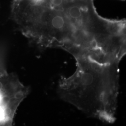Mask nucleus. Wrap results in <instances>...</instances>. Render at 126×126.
<instances>
[{
  "mask_svg": "<svg viewBox=\"0 0 126 126\" xmlns=\"http://www.w3.org/2000/svg\"><path fill=\"white\" fill-rule=\"evenodd\" d=\"M75 59V71L70 76H61L59 80L60 98L89 117L113 123L116 120L120 63L87 58Z\"/></svg>",
  "mask_w": 126,
  "mask_h": 126,
  "instance_id": "obj_1",
  "label": "nucleus"
},
{
  "mask_svg": "<svg viewBox=\"0 0 126 126\" xmlns=\"http://www.w3.org/2000/svg\"><path fill=\"white\" fill-rule=\"evenodd\" d=\"M30 92L15 73L0 75V126L12 125L19 106Z\"/></svg>",
  "mask_w": 126,
  "mask_h": 126,
  "instance_id": "obj_2",
  "label": "nucleus"
},
{
  "mask_svg": "<svg viewBox=\"0 0 126 126\" xmlns=\"http://www.w3.org/2000/svg\"><path fill=\"white\" fill-rule=\"evenodd\" d=\"M2 54L3 53H1V52L0 50V75L8 73L5 66L4 59Z\"/></svg>",
  "mask_w": 126,
  "mask_h": 126,
  "instance_id": "obj_3",
  "label": "nucleus"
},
{
  "mask_svg": "<svg viewBox=\"0 0 126 126\" xmlns=\"http://www.w3.org/2000/svg\"><path fill=\"white\" fill-rule=\"evenodd\" d=\"M50 5L54 8H60L63 3V0H49Z\"/></svg>",
  "mask_w": 126,
  "mask_h": 126,
  "instance_id": "obj_4",
  "label": "nucleus"
}]
</instances>
